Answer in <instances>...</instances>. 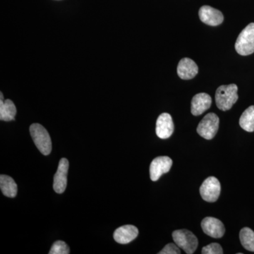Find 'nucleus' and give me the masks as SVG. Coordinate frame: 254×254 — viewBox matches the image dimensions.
<instances>
[{
	"label": "nucleus",
	"mask_w": 254,
	"mask_h": 254,
	"mask_svg": "<svg viewBox=\"0 0 254 254\" xmlns=\"http://www.w3.org/2000/svg\"><path fill=\"white\" fill-rule=\"evenodd\" d=\"M238 88L237 85H222L215 93V103L217 107L222 111L231 109L238 100Z\"/></svg>",
	"instance_id": "1"
},
{
	"label": "nucleus",
	"mask_w": 254,
	"mask_h": 254,
	"mask_svg": "<svg viewBox=\"0 0 254 254\" xmlns=\"http://www.w3.org/2000/svg\"><path fill=\"white\" fill-rule=\"evenodd\" d=\"M30 133L35 145L42 154L48 155L51 153L52 141L49 133L40 124H33L30 127Z\"/></svg>",
	"instance_id": "2"
},
{
	"label": "nucleus",
	"mask_w": 254,
	"mask_h": 254,
	"mask_svg": "<svg viewBox=\"0 0 254 254\" xmlns=\"http://www.w3.org/2000/svg\"><path fill=\"white\" fill-rule=\"evenodd\" d=\"M235 50L238 54L247 56L254 53V23H250L239 35Z\"/></svg>",
	"instance_id": "3"
},
{
	"label": "nucleus",
	"mask_w": 254,
	"mask_h": 254,
	"mask_svg": "<svg viewBox=\"0 0 254 254\" xmlns=\"http://www.w3.org/2000/svg\"><path fill=\"white\" fill-rule=\"evenodd\" d=\"M174 242L187 254L194 253L198 245V241L193 232L190 230H178L173 232Z\"/></svg>",
	"instance_id": "4"
},
{
	"label": "nucleus",
	"mask_w": 254,
	"mask_h": 254,
	"mask_svg": "<svg viewBox=\"0 0 254 254\" xmlns=\"http://www.w3.org/2000/svg\"><path fill=\"white\" fill-rule=\"evenodd\" d=\"M220 120L215 113H208L198 124L197 132L207 140L213 139L218 131Z\"/></svg>",
	"instance_id": "5"
},
{
	"label": "nucleus",
	"mask_w": 254,
	"mask_h": 254,
	"mask_svg": "<svg viewBox=\"0 0 254 254\" xmlns=\"http://www.w3.org/2000/svg\"><path fill=\"white\" fill-rule=\"evenodd\" d=\"M221 190L220 182L216 177H209L200 187L202 198L207 202L213 203L218 199Z\"/></svg>",
	"instance_id": "6"
},
{
	"label": "nucleus",
	"mask_w": 254,
	"mask_h": 254,
	"mask_svg": "<svg viewBox=\"0 0 254 254\" xmlns=\"http://www.w3.org/2000/svg\"><path fill=\"white\" fill-rule=\"evenodd\" d=\"M173 166V160L168 156L157 157L150 165V177L152 181H158L163 174L168 173Z\"/></svg>",
	"instance_id": "7"
},
{
	"label": "nucleus",
	"mask_w": 254,
	"mask_h": 254,
	"mask_svg": "<svg viewBox=\"0 0 254 254\" xmlns=\"http://www.w3.org/2000/svg\"><path fill=\"white\" fill-rule=\"evenodd\" d=\"M68 161L66 158H62L60 160L58 170L54 177L53 189L58 193H63L64 192L67 185V174L68 170Z\"/></svg>",
	"instance_id": "8"
},
{
	"label": "nucleus",
	"mask_w": 254,
	"mask_h": 254,
	"mask_svg": "<svg viewBox=\"0 0 254 254\" xmlns=\"http://www.w3.org/2000/svg\"><path fill=\"white\" fill-rule=\"evenodd\" d=\"M201 227L205 235L213 238H221L225 232V226L218 219L213 217H206L202 220Z\"/></svg>",
	"instance_id": "9"
},
{
	"label": "nucleus",
	"mask_w": 254,
	"mask_h": 254,
	"mask_svg": "<svg viewBox=\"0 0 254 254\" xmlns=\"http://www.w3.org/2000/svg\"><path fill=\"white\" fill-rule=\"evenodd\" d=\"M198 14L200 21L209 26H216L223 22L224 16L221 11L207 5L200 8Z\"/></svg>",
	"instance_id": "10"
},
{
	"label": "nucleus",
	"mask_w": 254,
	"mask_h": 254,
	"mask_svg": "<svg viewBox=\"0 0 254 254\" xmlns=\"http://www.w3.org/2000/svg\"><path fill=\"white\" fill-rule=\"evenodd\" d=\"M155 131L157 136L162 139H167L173 135L174 123L170 114L163 113L158 117Z\"/></svg>",
	"instance_id": "11"
},
{
	"label": "nucleus",
	"mask_w": 254,
	"mask_h": 254,
	"mask_svg": "<svg viewBox=\"0 0 254 254\" xmlns=\"http://www.w3.org/2000/svg\"><path fill=\"white\" fill-rule=\"evenodd\" d=\"M138 230L131 225H124L119 227L114 232V239L119 244L127 245L138 237Z\"/></svg>",
	"instance_id": "12"
},
{
	"label": "nucleus",
	"mask_w": 254,
	"mask_h": 254,
	"mask_svg": "<svg viewBox=\"0 0 254 254\" xmlns=\"http://www.w3.org/2000/svg\"><path fill=\"white\" fill-rule=\"evenodd\" d=\"M211 104L212 99L210 95L205 93H198L191 100L190 112L194 116H198L208 110Z\"/></svg>",
	"instance_id": "13"
},
{
	"label": "nucleus",
	"mask_w": 254,
	"mask_h": 254,
	"mask_svg": "<svg viewBox=\"0 0 254 254\" xmlns=\"http://www.w3.org/2000/svg\"><path fill=\"white\" fill-rule=\"evenodd\" d=\"M198 72V66L195 62L190 58H183L180 60L177 66V73L182 79H192L196 76Z\"/></svg>",
	"instance_id": "14"
},
{
	"label": "nucleus",
	"mask_w": 254,
	"mask_h": 254,
	"mask_svg": "<svg viewBox=\"0 0 254 254\" xmlns=\"http://www.w3.org/2000/svg\"><path fill=\"white\" fill-rule=\"evenodd\" d=\"M0 120L5 122L13 121L16 116V106L11 100L8 99L4 101L2 93H0Z\"/></svg>",
	"instance_id": "15"
},
{
	"label": "nucleus",
	"mask_w": 254,
	"mask_h": 254,
	"mask_svg": "<svg viewBox=\"0 0 254 254\" xmlns=\"http://www.w3.org/2000/svg\"><path fill=\"white\" fill-rule=\"evenodd\" d=\"M0 188L3 194L9 198H14L17 194L18 187L16 182L7 175L0 176Z\"/></svg>",
	"instance_id": "16"
},
{
	"label": "nucleus",
	"mask_w": 254,
	"mask_h": 254,
	"mask_svg": "<svg viewBox=\"0 0 254 254\" xmlns=\"http://www.w3.org/2000/svg\"><path fill=\"white\" fill-rule=\"evenodd\" d=\"M240 127L248 132L254 131V105L244 112L240 119Z\"/></svg>",
	"instance_id": "17"
},
{
	"label": "nucleus",
	"mask_w": 254,
	"mask_h": 254,
	"mask_svg": "<svg viewBox=\"0 0 254 254\" xmlns=\"http://www.w3.org/2000/svg\"><path fill=\"white\" fill-rule=\"evenodd\" d=\"M241 244L244 248L250 252H254V232L249 227H244L240 233Z\"/></svg>",
	"instance_id": "18"
},
{
	"label": "nucleus",
	"mask_w": 254,
	"mask_h": 254,
	"mask_svg": "<svg viewBox=\"0 0 254 254\" xmlns=\"http://www.w3.org/2000/svg\"><path fill=\"white\" fill-rule=\"evenodd\" d=\"M69 247L63 241H57L50 249L49 254H68Z\"/></svg>",
	"instance_id": "19"
},
{
	"label": "nucleus",
	"mask_w": 254,
	"mask_h": 254,
	"mask_svg": "<svg viewBox=\"0 0 254 254\" xmlns=\"http://www.w3.org/2000/svg\"><path fill=\"white\" fill-rule=\"evenodd\" d=\"M201 253L203 254H222L223 250L221 246L218 243H212L205 246L202 249Z\"/></svg>",
	"instance_id": "20"
},
{
	"label": "nucleus",
	"mask_w": 254,
	"mask_h": 254,
	"mask_svg": "<svg viewBox=\"0 0 254 254\" xmlns=\"http://www.w3.org/2000/svg\"><path fill=\"white\" fill-rule=\"evenodd\" d=\"M180 247L176 244L170 243L159 252V254H180Z\"/></svg>",
	"instance_id": "21"
}]
</instances>
